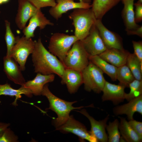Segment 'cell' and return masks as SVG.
Wrapping results in <instances>:
<instances>
[{"label": "cell", "mask_w": 142, "mask_h": 142, "mask_svg": "<svg viewBox=\"0 0 142 142\" xmlns=\"http://www.w3.org/2000/svg\"><path fill=\"white\" fill-rule=\"evenodd\" d=\"M34 42L32 54L34 72L45 75L55 74L61 78L65 68L62 62L46 49L40 38Z\"/></svg>", "instance_id": "cell-1"}, {"label": "cell", "mask_w": 142, "mask_h": 142, "mask_svg": "<svg viewBox=\"0 0 142 142\" xmlns=\"http://www.w3.org/2000/svg\"><path fill=\"white\" fill-rule=\"evenodd\" d=\"M41 95L46 97L49 101V106L47 109L52 110L57 115V118L53 121V124L56 128L63 124L67 121L69 116L70 113L72 110L80 109L85 107L94 106L92 104L87 106L73 107L72 105L77 102V101H67L57 97L50 92L49 89L48 84L44 86Z\"/></svg>", "instance_id": "cell-2"}, {"label": "cell", "mask_w": 142, "mask_h": 142, "mask_svg": "<svg viewBox=\"0 0 142 142\" xmlns=\"http://www.w3.org/2000/svg\"><path fill=\"white\" fill-rule=\"evenodd\" d=\"M74 28V35L81 40L88 34L96 19L91 8L73 9L69 15Z\"/></svg>", "instance_id": "cell-3"}, {"label": "cell", "mask_w": 142, "mask_h": 142, "mask_svg": "<svg viewBox=\"0 0 142 142\" xmlns=\"http://www.w3.org/2000/svg\"><path fill=\"white\" fill-rule=\"evenodd\" d=\"M89 56L81 41L78 40L73 44L63 63L65 68L82 72L89 63Z\"/></svg>", "instance_id": "cell-4"}, {"label": "cell", "mask_w": 142, "mask_h": 142, "mask_svg": "<svg viewBox=\"0 0 142 142\" xmlns=\"http://www.w3.org/2000/svg\"><path fill=\"white\" fill-rule=\"evenodd\" d=\"M78 40L74 35L55 33L50 38L48 47L49 51L57 57L63 63L73 44Z\"/></svg>", "instance_id": "cell-5"}, {"label": "cell", "mask_w": 142, "mask_h": 142, "mask_svg": "<svg viewBox=\"0 0 142 142\" xmlns=\"http://www.w3.org/2000/svg\"><path fill=\"white\" fill-rule=\"evenodd\" d=\"M85 90L99 94L102 92L106 80L103 72L89 61L88 65L82 72Z\"/></svg>", "instance_id": "cell-6"}, {"label": "cell", "mask_w": 142, "mask_h": 142, "mask_svg": "<svg viewBox=\"0 0 142 142\" xmlns=\"http://www.w3.org/2000/svg\"><path fill=\"white\" fill-rule=\"evenodd\" d=\"M16 37V42L11 50L10 56L18 63L21 70L24 71L27 58L33 52L35 42L32 38H28L24 36Z\"/></svg>", "instance_id": "cell-7"}, {"label": "cell", "mask_w": 142, "mask_h": 142, "mask_svg": "<svg viewBox=\"0 0 142 142\" xmlns=\"http://www.w3.org/2000/svg\"><path fill=\"white\" fill-rule=\"evenodd\" d=\"M56 130L64 133H71L77 135L81 142L87 140L90 142H98L96 139L87 130L83 124L70 115L63 124L56 128Z\"/></svg>", "instance_id": "cell-8"}, {"label": "cell", "mask_w": 142, "mask_h": 142, "mask_svg": "<svg viewBox=\"0 0 142 142\" xmlns=\"http://www.w3.org/2000/svg\"><path fill=\"white\" fill-rule=\"evenodd\" d=\"M80 41L89 56L99 55L107 49L95 23L92 27L88 34Z\"/></svg>", "instance_id": "cell-9"}, {"label": "cell", "mask_w": 142, "mask_h": 142, "mask_svg": "<svg viewBox=\"0 0 142 142\" xmlns=\"http://www.w3.org/2000/svg\"><path fill=\"white\" fill-rule=\"evenodd\" d=\"M56 2L55 6L51 7L49 12L50 15L57 20L60 18L63 14L70 10L91 7L90 4L83 2H76L74 0H56Z\"/></svg>", "instance_id": "cell-10"}, {"label": "cell", "mask_w": 142, "mask_h": 142, "mask_svg": "<svg viewBox=\"0 0 142 142\" xmlns=\"http://www.w3.org/2000/svg\"><path fill=\"white\" fill-rule=\"evenodd\" d=\"M95 24L107 49H124L121 38L116 33L108 29L103 24L101 19H96Z\"/></svg>", "instance_id": "cell-11"}, {"label": "cell", "mask_w": 142, "mask_h": 142, "mask_svg": "<svg viewBox=\"0 0 142 142\" xmlns=\"http://www.w3.org/2000/svg\"><path fill=\"white\" fill-rule=\"evenodd\" d=\"M76 111L79 112L88 119L91 126L90 131L98 142H108V135L106 132V128L107 121L109 118V115H107L104 119L97 121L91 116L85 109H82L80 111Z\"/></svg>", "instance_id": "cell-12"}, {"label": "cell", "mask_w": 142, "mask_h": 142, "mask_svg": "<svg viewBox=\"0 0 142 142\" xmlns=\"http://www.w3.org/2000/svg\"><path fill=\"white\" fill-rule=\"evenodd\" d=\"M125 88L119 84H112L106 80L102 91V101H110L114 105H118L125 100Z\"/></svg>", "instance_id": "cell-13"}, {"label": "cell", "mask_w": 142, "mask_h": 142, "mask_svg": "<svg viewBox=\"0 0 142 142\" xmlns=\"http://www.w3.org/2000/svg\"><path fill=\"white\" fill-rule=\"evenodd\" d=\"M17 12L15 19L16 23L20 29L26 26L28 21L39 9L28 0H18Z\"/></svg>", "instance_id": "cell-14"}, {"label": "cell", "mask_w": 142, "mask_h": 142, "mask_svg": "<svg viewBox=\"0 0 142 142\" xmlns=\"http://www.w3.org/2000/svg\"><path fill=\"white\" fill-rule=\"evenodd\" d=\"M128 102L114 107L113 109L114 114L115 116L125 115L129 120L134 119V115L136 112L142 115V95Z\"/></svg>", "instance_id": "cell-15"}, {"label": "cell", "mask_w": 142, "mask_h": 142, "mask_svg": "<svg viewBox=\"0 0 142 142\" xmlns=\"http://www.w3.org/2000/svg\"><path fill=\"white\" fill-rule=\"evenodd\" d=\"M3 70L8 78L15 83L23 86L26 81L18 63L13 58H3Z\"/></svg>", "instance_id": "cell-16"}, {"label": "cell", "mask_w": 142, "mask_h": 142, "mask_svg": "<svg viewBox=\"0 0 142 142\" xmlns=\"http://www.w3.org/2000/svg\"><path fill=\"white\" fill-rule=\"evenodd\" d=\"M54 25L53 23L45 16L41 9H39L30 19L28 24L22 30V32L26 37L32 38L34 37V31L37 27L42 30L47 25L53 26Z\"/></svg>", "instance_id": "cell-17"}, {"label": "cell", "mask_w": 142, "mask_h": 142, "mask_svg": "<svg viewBox=\"0 0 142 142\" xmlns=\"http://www.w3.org/2000/svg\"><path fill=\"white\" fill-rule=\"evenodd\" d=\"M61 78V83L66 85L70 94L76 92L83 84L82 72L65 68Z\"/></svg>", "instance_id": "cell-18"}, {"label": "cell", "mask_w": 142, "mask_h": 142, "mask_svg": "<svg viewBox=\"0 0 142 142\" xmlns=\"http://www.w3.org/2000/svg\"><path fill=\"white\" fill-rule=\"evenodd\" d=\"M130 53L124 49L111 48L107 49L99 55L109 63L118 67L126 64Z\"/></svg>", "instance_id": "cell-19"}, {"label": "cell", "mask_w": 142, "mask_h": 142, "mask_svg": "<svg viewBox=\"0 0 142 142\" xmlns=\"http://www.w3.org/2000/svg\"><path fill=\"white\" fill-rule=\"evenodd\" d=\"M55 78L53 74L45 75L38 73L34 79L26 82L23 86L30 89L33 95H40L44 85L53 81Z\"/></svg>", "instance_id": "cell-20"}, {"label": "cell", "mask_w": 142, "mask_h": 142, "mask_svg": "<svg viewBox=\"0 0 142 142\" xmlns=\"http://www.w3.org/2000/svg\"><path fill=\"white\" fill-rule=\"evenodd\" d=\"M134 1H122L124 5L122 12V16L126 32L135 29L140 26L136 23L135 20Z\"/></svg>", "instance_id": "cell-21"}, {"label": "cell", "mask_w": 142, "mask_h": 142, "mask_svg": "<svg viewBox=\"0 0 142 142\" xmlns=\"http://www.w3.org/2000/svg\"><path fill=\"white\" fill-rule=\"evenodd\" d=\"M91 8L96 19H101L109 10L122 0H92Z\"/></svg>", "instance_id": "cell-22"}, {"label": "cell", "mask_w": 142, "mask_h": 142, "mask_svg": "<svg viewBox=\"0 0 142 142\" xmlns=\"http://www.w3.org/2000/svg\"><path fill=\"white\" fill-rule=\"evenodd\" d=\"M22 94H24L30 98L32 97L33 95L30 89L23 86H21L19 89H16L12 87L10 84L8 83L3 84H0V96L5 95L15 97V99L13 103L14 105H16L17 100L21 98Z\"/></svg>", "instance_id": "cell-23"}, {"label": "cell", "mask_w": 142, "mask_h": 142, "mask_svg": "<svg viewBox=\"0 0 142 142\" xmlns=\"http://www.w3.org/2000/svg\"><path fill=\"white\" fill-rule=\"evenodd\" d=\"M119 130L121 137L127 142H140L142 139L134 130L125 118L119 116Z\"/></svg>", "instance_id": "cell-24"}, {"label": "cell", "mask_w": 142, "mask_h": 142, "mask_svg": "<svg viewBox=\"0 0 142 142\" xmlns=\"http://www.w3.org/2000/svg\"><path fill=\"white\" fill-rule=\"evenodd\" d=\"M89 59L90 61L98 67L103 73L108 75L111 80L115 81L117 80V67L104 60L99 55H89Z\"/></svg>", "instance_id": "cell-25"}, {"label": "cell", "mask_w": 142, "mask_h": 142, "mask_svg": "<svg viewBox=\"0 0 142 142\" xmlns=\"http://www.w3.org/2000/svg\"><path fill=\"white\" fill-rule=\"evenodd\" d=\"M126 64L135 79L142 80V62L134 53H129L127 58Z\"/></svg>", "instance_id": "cell-26"}, {"label": "cell", "mask_w": 142, "mask_h": 142, "mask_svg": "<svg viewBox=\"0 0 142 142\" xmlns=\"http://www.w3.org/2000/svg\"><path fill=\"white\" fill-rule=\"evenodd\" d=\"M116 77L119 84L125 88L129 87V84L135 79L126 64L117 67Z\"/></svg>", "instance_id": "cell-27"}, {"label": "cell", "mask_w": 142, "mask_h": 142, "mask_svg": "<svg viewBox=\"0 0 142 142\" xmlns=\"http://www.w3.org/2000/svg\"><path fill=\"white\" fill-rule=\"evenodd\" d=\"M119 121L117 119L112 122L109 121L106 127L108 133V142L120 141L121 135L119 130Z\"/></svg>", "instance_id": "cell-28"}, {"label": "cell", "mask_w": 142, "mask_h": 142, "mask_svg": "<svg viewBox=\"0 0 142 142\" xmlns=\"http://www.w3.org/2000/svg\"><path fill=\"white\" fill-rule=\"evenodd\" d=\"M129 92L126 93L125 99L128 101L142 95V80L135 79L129 85Z\"/></svg>", "instance_id": "cell-29"}, {"label": "cell", "mask_w": 142, "mask_h": 142, "mask_svg": "<svg viewBox=\"0 0 142 142\" xmlns=\"http://www.w3.org/2000/svg\"><path fill=\"white\" fill-rule=\"evenodd\" d=\"M5 23L6 29L5 39L7 48L6 56L9 57H11V50L16 43V37L11 30L10 22L8 20H5Z\"/></svg>", "instance_id": "cell-30"}, {"label": "cell", "mask_w": 142, "mask_h": 142, "mask_svg": "<svg viewBox=\"0 0 142 142\" xmlns=\"http://www.w3.org/2000/svg\"><path fill=\"white\" fill-rule=\"evenodd\" d=\"M18 136L8 127L4 130L0 137V142H18Z\"/></svg>", "instance_id": "cell-31"}, {"label": "cell", "mask_w": 142, "mask_h": 142, "mask_svg": "<svg viewBox=\"0 0 142 142\" xmlns=\"http://www.w3.org/2000/svg\"><path fill=\"white\" fill-rule=\"evenodd\" d=\"M38 9L47 7H52L56 4L55 0H28Z\"/></svg>", "instance_id": "cell-32"}, {"label": "cell", "mask_w": 142, "mask_h": 142, "mask_svg": "<svg viewBox=\"0 0 142 142\" xmlns=\"http://www.w3.org/2000/svg\"><path fill=\"white\" fill-rule=\"evenodd\" d=\"M128 122L134 130L142 139V122L133 119L129 120Z\"/></svg>", "instance_id": "cell-33"}, {"label": "cell", "mask_w": 142, "mask_h": 142, "mask_svg": "<svg viewBox=\"0 0 142 142\" xmlns=\"http://www.w3.org/2000/svg\"><path fill=\"white\" fill-rule=\"evenodd\" d=\"M135 54L141 62H142V42L132 41Z\"/></svg>", "instance_id": "cell-34"}, {"label": "cell", "mask_w": 142, "mask_h": 142, "mask_svg": "<svg viewBox=\"0 0 142 142\" xmlns=\"http://www.w3.org/2000/svg\"><path fill=\"white\" fill-rule=\"evenodd\" d=\"M135 7L134 12V18L135 22H141L142 20V4L136 3L134 4Z\"/></svg>", "instance_id": "cell-35"}, {"label": "cell", "mask_w": 142, "mask_h": 142, "mask_svg": "<svg viewBox=\"0 0 142 142\" xmlns=\"http://www.w3.org/2000/svg\"><path fill=\"white\" fill-rule=\"evenodd\" d=\"M126 32L128 35H136L142 38V26H140L138 28Z\"/></svg>", "instance_id": "cell-36"}, {"label": "cell", "mask_w": 142, "mask_h": 142, "mask_svg": "<svg viewBox=\"0 0 142 142\" xmlns=\"http://www.w3.org/2000/svg\"><path fill=\"white\" fill-rule=\"evenodd\" d=\"M9 123L0 122V137L2 134L4 130L10 125Z\"/></svg>", "instance_id": "cell-37"}, {"label": "cell", "mask_w": 142, "mask_h": 142, "mask_svg": "<svg viewBox=\"0 0 142 142\" xmlns=\"http://www.w3.org/2000/svg\"><path fill=\"white\" fill-rule=\"evenodd\" d=\"M92 0H82V1L86 3L90 4Z\"/></svg>", "instance_id": "cell-38"}, {"label": "cell", "mask_w": 142, "mask_h": 142, "mask_svg": "<svg viewBox=\"0 0 142 142\" xmlns=\"http://www.w3.org/2000/svg\"><path fill=\"white\" fill-rule=\"evenodd\" d=\"M10 0H1L3 4L5 3L8 2Z\"/></svg>", "instance_id": "cell-39"}, {"label": "cell", "mask_w": 142, "mask_h": 142, "mask_svg": "<svg viewBox=\"0 0 142 142\" xmlns=\"http://www.w3.org/2000/svg\"><path fill=\"white\" fill-rule=\"evenodd\" d=\"M136 3L140 4H142V0H138Z\"/></svg>", "instance_id": "cell-40"}, {"label": "cell", "mask_w": 142, "mask_h": 142, "mask_svg": "<svg viewBox=\"0 0 142 142\" xmlns=\"http://www.w3.org/2000/svg\"><path fill=\"white\" fill-rule=\"evenodd\" d=\"M2 4H3V3L1 0H0V5Z\"/></svg>", "instance_id": "cell-41"}, {"label": "cell", "mask_w": 142, "mask_h": 142, "mask_svg": "<svg viewBox=\"0 0 142 142\" xmlns=\"http://www.w3.org/2000/svg\"><path fill=\"white\" fill-rule=\"evenodd\" d=\"M79 1H80V2H82V0H79Z\"/></svg>", "instance_id": "cell-42"}, {"label": "cell", "mask_w": 142, "mask_h": 142, "mask_svg": "<svg viewBox=\"0 0 142 142\" xmlns=\"http://www.w3.org/2000/svg\"><path fill=\"white\" fill-rule=\"evenodd\" d=\"M0 13H1V12H0Z\"/></svg>", "instance_id": "cell-43"}]
</instances>
